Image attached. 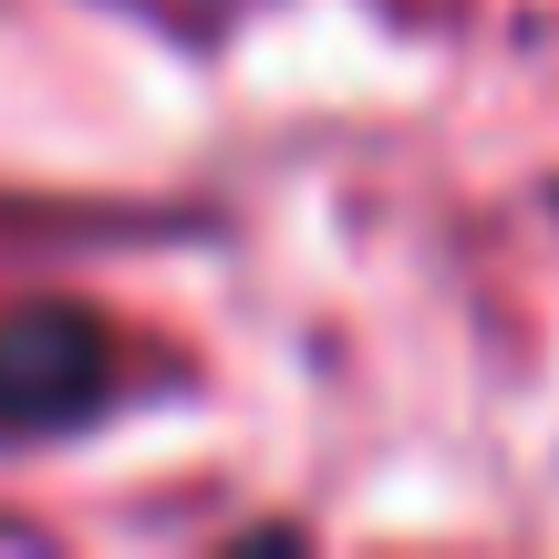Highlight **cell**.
Wrapping results in <instances>:
<instances>
[{
    "label": "cell",
    "mask_w": 559,
    "mask_h": 559,
    "mask_svg": "<svg viewBox=\"0 0 559 559\" xmlns=\"http://www.w3.org/2000/svg\"><path fill=\"white\" fill-rule=\"evenodd\" d=\"M115 394V342L73 300H21L0 311V436H62V425L104 415Z\"/></svg>",
    "instance_id": "6da1fadb"
}]
</instances>
